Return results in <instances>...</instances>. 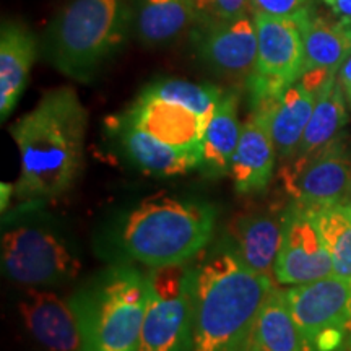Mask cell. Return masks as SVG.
<instances>
[{"instance_id": "obj_1", "label": "cell", "mask_w": 351, "mask_h": 351, "mask_svg": "<svg viewBox=\"0 0 351 351\" xmlns=\"http://www.w3.org/2000/svg\"><path fill=\"white\" fill-rule=\"evenodd\" d=\"M86 127L88 111L72 86L44 93L10 127L20 153L16 199L46 202L73 187L83 168Z\"/></svg>"}, {"instance_id": "obj_2", "label": "cell", "mask_w": 351, "mask_h": 351, "mask_svg": "<svg viewBox=\"0 0 351 351\" xmlns=\"http://www.w3.org/2000/svg\"><path fill=\"white\" fill-rule=\"evenodd\" d=\"M271 278L244 265L230 245L197 262L194 351H251Z\"/></svg>"}, {"instance_id": "obj_3", "label": "cell", "mask_w": 351, "mask_h": 351, "mask_svg": "<svg viewBox=\"0 0 351 351\" xmlns=\"http://www.w3.org/2000/svg\"><path fill=\"white\" fill-rule=\"evenodd\" d=\"M217 212L210 204L158 194L127 215L119 245L125 256L150 269L181 265L207 247Z\"/></svg>"}, {"instance_id": "obj_4", "label": "cell", "mask_w": 351, "mask_h": 351, "mask_svg": "<svg viewBox=\"0 0 351 351\" xmlns=\"http://www.w3.org/2000/svg\"><path fill=\"white\" fill-rule=\"evenodd\" d=\"M148 300V276L119 263L95 275L70 298L82 351H137Z\"/></svg>"}, {"instance_id": "obj_5", "label": "cell", "mask_w": 351, "mask_h": 351, "mask_svg": "<svg viewBox=\"0 0 351 351\" xmlns=\"http://www.w3.org/2000/svg\"><path fill=\"white\" fill-rule=\"evenodd\" d=\"M122 39L121 0H73L51 25L47 54L64 75L90 82Z\"/></svg>"}, {"instance_id": "obj_6", "label": "cell", "mask_w": 351, "mask_h": 351, "mask_svg": "<svg viewBox=\"0 0 351 351\" xmlns=\"http://www.w3.org/2000/svg\"><path fill=\"white\" fill-rule=\"evenodd\" d=\"M148 276V300L137 351H194L195 263L158 267Z\"/></svg>"}, {"instance_id": "obj_7", "label": "cell", "mask_w": 351, "mask_h": 351, "mask_svg": "<svg viewBox=\"0 0 351 351\" xmlns=\"http://www.w3.org/2000/svg\"><path fill=\"white\" fill-rule=\"evenodd\" d=\"M304 351H337L351 333V278L327 276L285 291Z\"/></svg>"}, {"instance_id": "obj_8", "label": "cell", "mask_w": 351, "mask_h": 351, "mask_svg": "<svg viewBox=\"0 0 351 351\" xmlns=\"http://www.w3.org/2000/svg\"><path fill=\"white\" fill-rule=\"evenodd\" d=\"M254 21L257 60L245 82L251 109L275 101L304 73V46L298 16L254 15Z\"/></svg>"}, {"instance_id": "obj_9", "label": "cell", "mask_w": 351, "mask_h": 351, "mask_svg": "<svg viewBox=\"0 0 351 351\" xmlns=\"http://www.w3.org/2000/svg\"><path fill=\"white\" fill-rule=\"evenodd\" d=\"M2 267L8 278L25 287H54L75 278L80 261L52 231L19 226L3 234Z\"/></svg>"}, {"instance_id": "obj_10", "label": "cell", "mask_w": 351, "mask_h": 351, "mask_svg": "<svg viewBox=\"0 0 351 351\" xmlns=\"http://www.w3.org/2000/svg\"><path fill=\"white\" fill-rule=\"evenodd\" d=\"M282 179L291 200L306 208L346 204L351 191L350 138L343 134L306 160L287 161Z\"/></svg>"}, {"instance_id": "obj_11", "label": "cell", "mask_w": 351, "mask_h": 351, "mask_svg": "<svg viewBox=\"0 0 351 351\" xmlns=\"http://www.w3.org/2000/svg\"><path fill=\"white\" fill-rule=\"evenodd\" d=\"M332 275V257L315 213L291 200L285 208L282 244L274 267L275 282L296 287Z\"/></svg>"}, {"instance_id": "obj_12", "label": "cell", "mask_w": 351, "mask_h": 351, "mask_svg": "<svg viewBox=\"0 0 351 351\" xmlns=\"http://www.w3.org/2000/svg\"><path fill=\"white\" fill-rule=\"evenodd\" d=\"M195 44L200 59L213 72L245 85L257 60V28L252 15L202 25Z\"/></svg>"}, {"instance_id": "obj_13", "label": "cell", "mask_w": 351, "mask_h": 351, "mask_svg": "<svg viewBox=\"0 0 351 351\" xmlns=\"http://www.w3.org/2000/svg\"><path fill=\"white\" fill-rule=\"evenodd\" d=\"M121 116L171 147L199 153H202V142L210 122L181 104L145 91Z\"/></svg>"}, {"instance_id": "obj_14", "label": "cell", "mask_w": 351, "mask_h": 351, "mask_svg": "<svg viewBox=\"0 0 351 351\" xmlns=\"http://www.w3.org/2000/svg\"><path fill=\"white\" fill-rule=\"evenodd\" d=\"M276 150L269 122L261 109H251L241 127V138L230 176L241 195L262 194L274 178Z\"/></svg>"}, {"instance_id": "obj_15", "label": "cell", "mask_w": 351, "mask_h": 351, "mask_svg": "<svg viewBox=\"0 0 351 351\" xmlns=\"http://www.w3.org/2000/svg\"><path fill=\"white\" fill-rule=\"evenodd\" d=\"M20 313L33 339L47 351H82L78 322L70 302L56 293L28 289L20 301Z\"/></svg>"}, {"instance_id": "obj_16", "label": "cell", "mask_w": 351, "mask_h": 351, "mask_svg": "<svg viewBox=\"0 0 351 351\" xmlns=\"http://www.w3.org/2000/svg\"><path fill=\"white\" fill-rule=\"evenodd\" d=\"M111 127L117 134L125 156L143 173L171 178L200 168L202 153L171 147L122 116L112 117Z\"/></svg>"}, {"instance_id": "obj_17", "label": "cell", "mask_w": 351, "mask_h": 351, "mask_svg": "<svg viewBox=\"0 0 351 351\" xmlns=\"http://www.w3.org/2000/svg\"><path fill=\"white\" fill-rule=\"evenodd\" d=\"M285 210L274 212H251L239 215L230 230L231 243L244 265L258 274L274 276V267L283 236Z\"/></svg>"}, {"instance_id": "obj_18", "label": "cell", "mask_w": 351, "mask_h": 351, "mask_svg": "<svg viewBox=\"0 0 351 351\" xmlns=\"http://www.w3.org/2000/svg\"><path fill=\"white\" fill-rule=\"evenodd\" d=\"M317 95V90L300 78L275 101L265 106L252 108L261 109L265 114L275 143L276 156L283 163L291 160L300 147L306 127L313 116Z\"/></svg>"}, {"instance_id": "obj_19", "label": "cell", "mask_w": 351, "mask_h": 351, "mask_svg": "<svg viewBox=\"0 0 351 351\" xmlns=\"http://www.w3.org/2000/svg\"><path fill=\"white\" fill-rule=\"evenodd\" d=\"M36 56L33 34L20 23L2 25L0 33V117L5 121L15 109L28 82Z\"/></svg>"}, {"instance_id": "obj_20", "label": "cell", "mask_w": 351, "mask_h": 351, "mask_svg": "<svg viewBox=\"0 0 351 351\" xmlns=\"http://www.w3.org/2000/svg\"><path fill=\"white\" fill-rule=\"evenodd\" d=\"M304 46V73L324 72L337 75L340 65L351 54V32L337 20L311 13L298 15Z\"/></svg>"}, {"instance_id": "obj_21", "label": "cell", "mask_w": 351, "mask_h": 351, "mask_svg": "<svg viewBox=\"0 0 351 351\" xmlns=\"http://www.w3.org/2000/svg\"><path fill=\"white\" fill-rule=\"evenodd\" d=\"M239 95L225 91L215 109L202 142V173L208 178L230 176L232 158L241 138Z\"/></svg>"}, {"instance_id": "obj_22", "label": "cell", "mask_w": 351, "mask_h": 351, "mask_svg": "<svg viewBox=\"0 0 351 351\" xmlns=\"http://www.w3.org/2000/svg\"><path fill=\"white\" fill-rule=\"evenodd\" d=\"M345 96L343 88L337 82V77L330 78L322 86L317 99H315L313 116H311L309 124L306 127L300 147H298L291 160L288 161L306 160L345 134L343 130L348 124Z\"/></svg>"}, {"instance_id": "obj_23", "label": "cell", "mask_w": 351, "mask_h": 351, "mask_svg": "<svg viewBox=\"0 0 351 351\" xmlns=\"http://www.w3.org/2000/svg\"><path fill=\"white\" fill-rule=\"evenodd\" d=\"M199 21L194 0H142L137 10V33L147 46L173 41Z\"/></svg>"}, {"instance_id": "obj_24", "label": "cell", "mask_w": 351, "mask_h": 351, "mask_svg": "<svg viewBox=\"0 0 351 351\" xmlns=\"http://www.w3.org/2000/svg\"><path fill=\"white\" fill-rule=\"evenodd\" d=\"M251 351H304L283 289L274 287L263 302Z\"/></svg>"}, {"instance_id": "obj_25", "label": "cell", "mask_w": 351, "mask_h": 351, "mask_svg": "<svg viewBox=\"0 0 351 351\" xmlns=\"http://www.w3.org/2000/svg\"><path fill=\"white\" fill-rule=\"evenodd\" d=\"M313 212L330 252L333 275L351 278V208L337 204Z\"/></svg>"}, {"instance_id": "obj_26", "label": "cell", "mask_w": 351, "mask_h": 351, "mask_svg": "<svg viewBox=\"0 0 351 351\" xmlns=\"http://www.w3.org/2000/svg\"><path fill=\"white\" fill-rule=\"evenodd\" d=\"M143 91L156 96V98L181 104L208 121L212 119L215 109L225 93L221 88L210 85V83H194L179 80V78H165V80L153 82Z\"/></svg>"}, {"instance_id": "obj_27", "label": "cell", "mask_w": 351, "mask_h": 351, "mask_svg": "<svg viewBox=\"0 0 351 351\" xmlns=\"http://www.w3.org/2000/svg\"><path fill=\"white\" fill-rule=\"evenodd\" d=\"M200 25L223 23L252 15L251 0H194Z\"/></svg>"}, {"instance_id": "obj_28", "label": "cell", "mask_w": 351, "mask_h": 351, "mask_svg": "<svg viewBox=\"0 0 351 351\" xmlns=\"http://www.w3.org/2000/svg\"><path fill=\"white\" fill-rule=\"evenodd\" d=\"M309 0H251V13L265 16H298L307 8Z\"/></svg>"}, {"instance_id": "obj_29", "label": "cell", "mask_w": 351, "mask_h": 351, "mask_svg": "<svg viewBox=\"0 0 351 351\" xmlns=\"http://www.w3.org/2000/svg\"><path fill=\"white\" fill-rule=\"evenodd\" d=\"M333 16L343 26H351V0H333L330 3Z\"/></svg>"}, {"instance_id": "obj_30", "label": "cell", "mask_w": 351, "mask_h": 351, "mask_svg": "<svg viewBox=\"0 0 351 351\" xmlns=\"http://www.w3.org/2000/svg\"><path fill=\"white\" fill-rule=\"evenodd\" d=\"M337 82L340 83V86L343 88V91L351 90V54L343 60V64L340 65L339 72H337Z\"/></svg>"}, {"instance_id": "obj_31", "label": "cell", "mask_w": 351, "mask_h": 351, "mask_svg": "<svg viewBox=\"0 0 351 351\" xmlns=\"http://www.w3.org/2000/svg\"><path fill=\"white\" fill-rule=\"evenodd\" d=\"M2 212H5L7 207H8V202H10V195H12V191H13V186L12 184H2Z\"/></svg>"}, {"instance_id": "obj_32", "label": "cell", "mask_w": 351, "mask_h": 351, "mask_svg": "<svg viewBox=\"0 0 351 351\" xmlns=\"http://www.w3.org/2000/svg\"><path fill=\"white\" fill-rule=\"evenodd\" d=\"M346 98H348V101H350V106H351V90L350 91H346Z\"/></svg>"}, {"instance_id": "obj_33", "label": "cell", "mask_w": 351, "mask_h": 351, "mask_svg": "<svg viewBox=\"0 0 351 351\" xmlns=\"http://www.w3.org/2000/svg\"><path fill=\"white\" fill-rule=\"evenodd\" d=\"M346 205L351 208V191H350V195H348V200H346Z\"/></svg>"}, {"instance_id": "obj_34", "label": "cell", "mask_w": 351, "mask_h": 351, "mask_svg": "<svg viewBox=\"0 0 351 351\" xmlns=\"http://www.w3.org/2000/svg\"><path fill=\"white\" fill-rule=\"evenodd\" d=\"M324 2H326V3H328V5H330V3L333 2V0H324Z\"/></svg>"}, {"instance_id": "obj_35", "label": "cell", "mask_w": 351, "mask_h": 351, "mask_svg": "<svg viewBox=\"0 0 351 351\" xmlns=\"http://www.w3.org/2000/svg\"><path fill=\"white\" fill-rule=\"evenodd\" d=\"M346 28H348V29H350V32H351V26H346Z\"/></svg>"}, {"instance_id": "obj_36", "label": "cell", "mask_w": 351, "mask_h": 351, "mask_svg": "<svg viewBox=\"0 0 351 351\" xmlns=\"http://www.w3.org/2000/svg\"><path fill=\"white\" fill-rule=\"evenodd\" d=\"M350 335H351V333H350Z\"/></svg>"}]
</instances>
